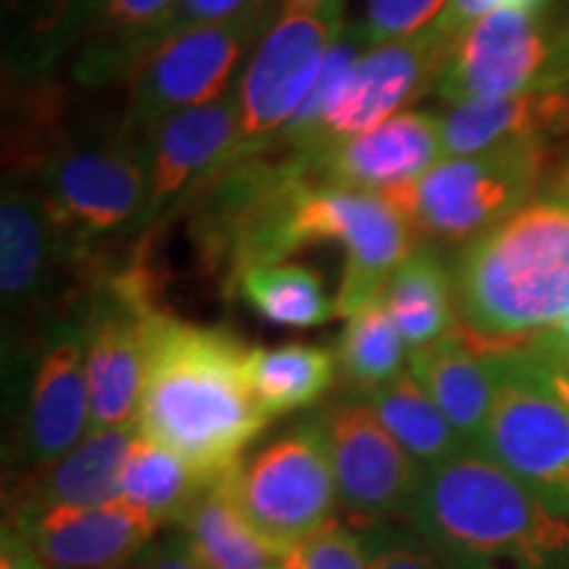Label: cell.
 I'll use <instances>...</instances> for the list:
<instances>
[{
    "label": "cell",
    "instance_id": "e0dca14e",
    "mask_svg": "<svg viewBox=\"0 0 569 569\" xmlns=\"http://www.w3.org/2000/svg\"><path fill=\"white\" fill-rule=\"evenodd\" d=\"M51 569H127L161 528L124 501L106 507H48L9 511Z\"/></svg>",
    "mask_w": 569,
    "mask_h": 569
},
{
    "label": "cell",
    "instance_id": "7402d4cb",
    "mask_svg": "<svg viewBox=\"0 0 569 569\" xmlns=\"http://www.w3.org/2000/svg\"><path fill=\"white\" fill-rule=\"evenodd\" d=\"M101 0H3V74H53L71 59Z\"/></svg>",
    "mask_w": 569,
    "mask_h": 569
},
{
    "label": "cell",
    "instance_id": "d6986e66",
    "mask_svg": "<svg viewBox=\"0 0 569 569\" xmlns=\"http://www.w3.org/2000/svg\"><path fill=\"white\" fill-rule=\"evenodd\" d=\"M138 425L90 430L67 457L30 469L13 488L9 511L48 507H106L122 501V469Z\"/></svg>",
    "mask_w": 569,
    "mask_h": 569
},
{
    "label": "cell",
    "instance_id": "2e32d148",
    "mask_svg": "<svg viewBox=\"0 0 569 569\" xmlns=\"http://www.w3.org/2000/svg\"><path fill=\"white\" fill-rule=\"evenodd\" d=\"M90 432V382L80 322L56 325L34 348L21 443L27 465L48 467Z\"/></svg>",
    "mask_w": 569,
    "mask_h": 569
},
{
    "label": "cell",
    "instance_id": "ba28073f",
    "mask_svg": "<svg viewBox=\"0 0 569 569\" xmlns=\"http://www.w3.org/2000/svg\"><path fill=\"white\" fill-rule=\"evenodd\" d=\"M219 480L240 517L277 553L338 519V482L317 417L288 427Z\"/></svg>",
    "mask_w": 569,
    "mask_h": 569
},
{
    "label": "cell",
    "instance_id": "1f68e13d",
    "mask_svg": "<svg viewBox=\"0 0 569 569\" xmlns=\"http://www.w3.org/2000/svg\"><path fill=\"white\" fill-rule=\"evenodd\" d=\"M446 6L448 0H367L361 27L372 48L386 46L422 32L443 13Z\"/></svg>",
    "mask_w": 569,
    "mask_h": 569
},
{
    "label": "cell",
    "instance_id": "ffe728a7",
    "mask_svg": "<svg viewBox=\"0 0 569 569\" xmlns=\"http://www.w3.org/2000/svg\"><path fill=\"white\" fill-rule=\"evenodd\" d=\"M443 153L469 156L507 142H557L569 134V90L522 92L448 106Z\"/></svg>",
    "mask_w": 569,
    "mask_h": 569
},
{
    "label": "cell",
    "instance_id": "74e56055",
    "mask_svg": "<svg viewBox=\"0 0 569 569\" xmlns=\"http://www.w3.org/2000/svg\"><path fill=\"white\" fill-rule=\"evenodd\" d=\"M528 351H530V348H528ZM543 369H546V375H549V380H551V388L557 390L559 401L565 403L567 411H569V380H567V377H561L559 372H553V369H549V367H546V365H543Z\"/></svg>",
    "mask_w": 569,
    "mask_h": 569
},
{
    "label": "cell",
    "instance_id": "5bb4252c",
    "mask_svg": "<svg viewBox=\"0 0 569 569\" xmlns=\"http://www.w3.org/2000/svg\"><path fill=\"white\" fill-rule=\"evenodd\" d=\"M151 146V203H148V234L184 213L230 163L238 146V103L234 90L217 101L180 111L148 134Z\"/></svg>",
    "mask_w": 569,
    "mask_h": 569
},
{
    "label": "cell",
    "instance_id": "3957f363",
    "mask_svg": "<svg viewBox=\"0 0 569 569\" xmlns=\"http://www.w3.org/2000/svg\"><path fill=\"white\" fill-rule=\"evenodd\" d=\"M407 522L448 569H569V517L478 448L425 469Z\"/></svg>",
    "mask_w": 569,
    "mask_h": 569
},
{
    "label": "cell",
    "instance_id": "9a60e30c",
    "mask_svg": "<svg viewBox=\"0 0 569 569\" xmlns=\"http://www.w3.org/2000/svg\"><path fill=\"white\" fill-rule=\"evenodd\" d=\"M443 156L440 113L403 111L303 159L315 182L382 196L419 182Z\"/></svg>",
    "mask_w": 569,
    "mask_h": 569
},
{
    "label": "cell",
    "instance_id": "d6a6232c",
    "mask_svg": "<svg viewBox=\"0 0 569 569\" xmlns=\"http://www.w3.org/2000/svg\"><path fill=\"white\" fill-rule=\"evenodd\" d=\"M264 3H269V0H177L172 32L190 30V27L224 24V21L240 19L246 13L261 9Z\"/></svg>",
    "mask_w": 569,
    "mask_h": 569
},
{
    "label": "cell",
    "instance_id": "6da1fadb",
    "mask_svg": "<svg viewBox=\"0 0 569 569\" xmlns=\"http://www.w3.org/2000/svg\"><path fill=\"white\" fill-rule=\"evenodd\" d=\"M248 348L227 327L161 311L148 338L138 432L167 446L203 478H219L272 417L248 382Z\"/></svg>",
    "mask_w": 569,
    "mask_h": 569
},
{
    "label": "cell",
    "instance_id": "d4e9b609",
    "mask_svg": "<svg viewBox=\"0 0 569 569\" xmlns=\"http://www.w3.org/2000/svg\"><path fill=\"white\" fill-rule=\"evenodd\" d=\"M361 398L422 472L469 448L409 369Z\"/></svg>",
    "mask_w": 569,
    "mask_h": 569
},
{
    "label": "cell",
    "instance_id": "5b68a950",
    "mask_svg": "<svg viewBox=\"0 0 569 569\" xmlns=\"http://www.w3.org/2000/svg\"><path fill=\"white\" fill-rule=\"evenodd\" d=\"M32 182L53 222L90 251H117L148 238L151 146L117 124L71 119Z\"/></svg>",
    "mask_w": 569,
    "mask_h": 569
},
{
    "label": "cell",
    "instance_id": "f35d334b",
    "mask_svg": "<svg viewBox=\"0 0 569 569\" xmlns=\"http://www.w3.org/2000/svg\"><path fill=\"white\" fill-rule=\"evenodd\" d=\"M546 332H549V336H553L557 340H561V343H565V346H569V311L559 319L557 325L551 327V330H546Z\"/></svg>",
    "mask_w": 569,
    "mask_h": 569
},
{
    "label": "cell",
    "instance_id": "d590c367",
    "mask_svg": "<svg viewBox=\"0 0 569 569\" xmlns=\"http://www.w3.org/2000/svg\"><path fill=\"white\" fill-rule=\"evenodd\" d=\"M525 346L530 348V353L536 356L540 365H546L549 369H553V372H559L561 377H567L569 380V346L549 336V332L528 340Z\"/></svg>",
    "mask_w": 569,
    "mask_h": 569
},
{
    "label": "cell",
    "instance_id": "ab89813d",
    "mask_svg": "<svg viewBox=\"0 0 569 569\" xmlns=\"http://www.w3.org/2000/svg\"><path fill=\"white\" fill-rule=\"evenodd\" d=\"M551 182H557V184H561V188L569 190V159H567V167L557 174V180H551Z\"/></svg>",
    "mask_w": 569,
    "mask_h": 569
},
{
    "label": "cell",
    "instance_id": "f546056e",
    "mask_svg": "<svg viewBox=\"0 0 569 569\" xmlns=\"http://www.w3.org/2000/svg\"><path fill=\"white\" fill-rule=\"evenodd\" d=\"M280 569H369L359 530L332 519L280 553Z\"/></svg>",
    "mask_w": 569,
    "mask_h": 569
},
{
    "label": "cell",
    "instance_id": "7c38bea8",
    "mask_svg": "<svg viewBox=\"0 0 569 569\" xmlns=\"http://www.w3.org/2000/svg\"><path fill=\"white\" fill-rule=\"evenodd\" d=\"M317 422L336 472L340 511L353 530L388 519H407L422 469L398 446L361 396L319 411Z\"/></svg>",
    "mask_w": 569,
    "mask_h": 569
},
{
    "label": "cell",
    "instance_id": "4dcf8cb0",
    "mask_svg": "<svg viewBox=\"0 0 569 569\" xmlns=\"http://www.w3.org/2000/svg\"><path fill=\"white\" fill-rule=\"evenodd\" d=\"M369 569H448L422 532L407 519H388L359 530Z\"/></svg>",
    "mask_w": 569,
    "mask_h": 569
},
{
    "label": "cell",
    "instance_id": "4316f807",
    "mask_svg": "<svg viewBox=\"0 0 569 569\" xmlns=\"http://www.w3.org/2000/svg\"><path fill=\"white\" fill-rule=\"evenodd\" d=\"M230 296L243 298L264 322L288 330H309L336 317V301L327 296L322 272L298 261L246 269L234 280Z\"/></svg>",
    "mask_w": 569,
    "mask_h": 569
},
{
    "label": "cell",
    "instance_id": "484cf974",
    "mask_svg": "<svg viewBox=\"0 0 569 569\" xmlns=\"http://www.w3.org/2000/svg\"><path fill=\"white\" fill-rule=\"evenodd\" d=\"M209 482L167 446L138 432L122 469V501L167 530L182 522Z\"/></svg>",
    "mask_w": 569,
    "mask_h": 569
},
{
    "label": "cell",
    "instance_id": "8d00e7d4",
    "mask_svg": "<svg viewBox=\"0 0 569 569\" xmlns=\"http://www.w3.org/2000/svg\"><path fill=\"white\" fill-rule=\"evenodd\" d=\"M280 13H322V17L346 19V0H274Z\"/></svg>",
    "mask_w": 569,
    "mask_h": 569
},
{
    "label": "cell",
    "instance_id": "f1b7e54d",
    "mask_svg": "<svg viewBox=\"0 0 569 569\" xmlns=\"http://www.w3.org/2000/svg\"><path fill=\"white\" fill-rule=\"evenodd\" d=\"M407 353L409 348L382 296L346 319L336 346L338 372L351 386L353 396H365L407 372Z\"/></svg>",
    "mask_w": 569,
    "mask_h": 569
},
{
    "label": "cell",
    "instance_id": "cb8c5ba5",
    "mask_svg": "<svg viewBox=\"0 0 569 569\" xmlns=\"http://www.w3.org/2000/svg\"><path fill=\"white\" fill-rule=\"evenodd\" d=\"M248 382L269 417L317 403L338 377L336 351L311 343L256 346L248 351Z\"/></svg>",
    "mask_w": 569,
    "mask_h": 569
},
{
    "label": "cell",
    "instance_id": "4fadbf2b",
    "mask_svg": "<svg viewBox=\"0 0 569 569\" xmlns=\"http://www.w3.org/2000/svg\"><path fill=\"white\" fill-rule=\"evenodd\" d=\"M453 42L457 38L432 21L422 32L369 48L327 113L319 151L409 111L411 103L438 88Z\"/></svg>",
    "mask_w": 569,
    "mask_h": 569
},
{
    "label": "cell",
    "instance_id": "277c9868",
    "mask_svg": "<svg viewBox=\"0 0 569 569\" xmlns=\"http://www.w3.org/2000/svg\"><path fill=\"white\" fill-rule=\"evenodd\" d=\"M417 243L407 213L386 196L306 180L296 184L251 234L230 288L246 269L288 261L306 248L336 246L343 251L336 317L348 319L382 296L388 280Z\"/></svg>",
    "mask_w": 569,
    "mask_h": 569
},
{
    "label": "cell",
    "instance_id": "30bf717a",
    "mask_svg": "<svg viewBox=\"0 0 569 569\" xmlns=\"http://www.w3.org/2000/svg\"><path fill=\"white\" fill-rule=\"evenodd\" d=\"M280 17L274 0L224 24L167 34L127 84L122 124L148 138L174 113L206 106L238 84L248 59Z\"/></svg>",
    "mask_w": 569,
    "mask_h": 569
},
{
    "label": "cell",
    "instance_id": "836d02e7",
    "mask_svg": "<svg viewBox=\"0 0 569 569\" xmlns=\"http://www.w3.org/2000/svg\"><path fill=\"white\" fill-rule=\"evenodd\" d=\"M127 569H209L198 557L182 528H167L159 540H151Z\"/></svg>",
    "mask_w": 569,
    "mask_h": 569
},
{
    "label": "cell",
    "instance_id": "ac0fdd59",
    "mask_svg": "<svg viewBox=\"0 0 569 569\" xmlns=\"http://www.w3.org/2000/svg\"><path fill=\"white\" fill-rule=\"evenodd\" d=\"M177 0H101L88 34L69 59V80L80 90L130 84L134 71L172 32Z\"/></svg>",
    "mask_w": 569,
    "mask_h": 569
},
{
    "label": "cell",
    "instance_id": "52a82bcc",
    "mask_svg": "<svg viewBox=\"0 0 569 569\" xmlns=\"http://www.w3.org/2000/svg\"><path fill=\"white\" fill-rule=\"evenodd\" d=\"M480 348L493 375V403L478 451L528 488L543 507L569 517L567 407L528 346Z\"/></svg>",
    "mask_w": 569,
    "mask_h": 569
},
{
    "label": "cell",
    "instance_id": "e575fe53",
    "mask_svg": "<svg viewBox=\"0 0 569 569\" xmlns=\"http://www.w3.org/2000/svg\"><path fill=\"white\" fill-rule=\"evenodd\" d=\"M0 569H51L38 549L17 528L3 525L0 532Z\"/></svg>",
    "mask_w": 569,
    "mask_h": 569
},
{
    "label": "cell",
    "instance_id": "7a4b0ae2",
    "mask_svg": "<svg viewBox=\"0 0 569 569\" xmlns=\"http://www.w3.org/2000/svg\"><path fill=\"white\" fill-rule=\"evenodd\" d=\"M461 330L480 346H522L569 311V190L549 182L453 264Z\"/></svg>",
    "mask_w": 569,
    "mask_h": 569
},
{
    "label": "cell",
    "instance_id": "603a6c76",
    "mask_svg": "<svg viewBox=\"0 0 569 569\" xmlns=\"http://www.w3.org/2000/svg\"><path fill=\"white\" fill-rule=\"evenodd\" d=\"M390 317L409 353L459 330L453 267L438 246L419 240L382 290Z\"/></svg>",
    "mask_w": 569,
    "mask_h": 569
},
{
    "label": "cell",
    "instance_id": "8992f818",
    "mask_svg": "<svg viewBox=\"0 0 569 569\" xmlns=\"http://www.w3.org/2000/svg\"><path fill=\"white\" fill-rule=\"evenodd\" d=\"M551 163V142H507L443 156L419 182L382 196L407 213L417 240L465 248L543 193Z\"/></svg>",
    "mask_w": 569,
    "mask_h": 569
},
{
    "label": "cell",
    "instance_id": "9c48e42d",
    "mask_svg": "<svg viewBox=\"0 0 569 569\" xmlns=\"http://www.w3.org/2000/svg\"><path fill=\"white\" fill-rule=\"evenodd\" d=\"M436 90L446 106L569 90V13L553 3L488 13L453 42Z\"/></svg>",
    "mask_w": 569,
    "mask_h": 569
},
{
    "label": "cell",
    "instance_id": "83f0119b",
    "mask_svg": "<svg viewBox=\"0 0 569 569\" xmlns=\"http://www.w3.org/2000/svg\"><path fill=\"white\" fill-rule=\"evenodd\" d=\"M177 528L209 569H280V553L240 517L219 478L201 490Z\"/></svg>",
    "mask_w": 569,
    "mask_h": 569
},
{
    "label": "cell",
    "instance_id": "44dd1931",
    "mask_svg": "<svg viewBox=\"0 0 569 569\" xmlns=\"http://www.w3.org/2000/svg\"><path fill=\"white\" fill-rule=\"evenodd\" d=\"M409 372L438 403L461 440L478 448L493 403V375L486 351L459 327L451 336L411 351Z\"/></svg>",
    "mask_w": 569,
    "mask_h": 569
},
{
    "label": "cell",
    "instance_id": "8fae6325",
    "mask_svg": "<svg viewBox=\"0 0 569 569\" xmlns=\"http://www.w3.org/2000/svg\"><path fill=\"white\" fill-rule=\"evenodd\" d=\"M346 27V19L322 13H280L274 19L234 84L238 146L230 163L274 151Z\"/></svg>",
    "mask_w": 569,
    "mask_h": 569
}]
</instances>
